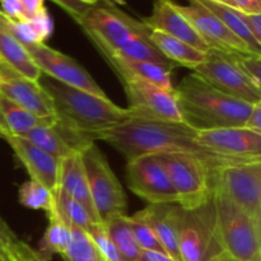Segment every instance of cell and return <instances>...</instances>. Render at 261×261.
<instances>
[{
  "label": "cell",
  "mask_w": 261,
  "mask_h": 261,
  "mask_svg": "<svg viewBox=\"0 0 261 261\" xmlns=\"http://www.w3.org/2000/svg\"><path fill=\"white\" fill-rule=\"evenodd\" d=\"M198 133L184 122L129 119L99 133L97 140H103L112 145L127 161L143 154L182 153L199 158L216 171L228 165L250 162L227 157L204 147L199 142Z\"/></svg>",
  "instance_id": "1"
},
{
  "label": "cell",
  "mask_w": 261,
  "mask_h": 261,
  "mask_svg": "<svg viewBox=\"0 0 261 261\" xmlns=\"http://www.w3.org/2000/svg\"><path fill=\"white\" fill-rule=\"evenodd\" d=\"M105 7L91 5L76 20L105 59L145 60L175 69L148 37L149 28L134 19L111 2Z\"/></svg>",
  "instance_id": "2"
},
{
  "label": "cell",
  "mask_w": 261,
  "mask_h": 261,
  "mask_svg": "<svg viewBox=\"0 0 261 261\" xmlns=\"http://www.w3.org/2000/svg\"><path fill=\"white\" fill-rule=\"evenodd\" d=\"M38 82L53 101L56 121L94 142L99 133L132 119L127 109L115 105L109 97L73 88L45 74Z\"/></svg>",
  "instance_id": "3"
},
{
  "label": "cell",
  "mask_w": 261,
  "mask_h": 261,
  "mask_svg": "<svg viewBox=\"0 0 261 261\" xmlns=\"http://www.w3.org/2000/svg\"><path fill=\"white\" fill-rule=\"evenodd\" d=\"M173 92L181 121L196 132L244 127L254 106L218 91L195 73L186 75Z\"/></svg>",
  "instance_id": "4"
},
{
  "label": "cell",
  "mask_w": 261,
  "mask_h": 261,
  "mask_svg": "<svg viewBox=\"0 0 261 261\" xmlns=\"http://www.w3.org/2000/svg\"><path fill=\"white\" fill-rule=\"evenodd\" d=\"M219 244L236 261H261V222L214 190Z\"/></svg>",
  "instance_id": "5"
},
{
  "label": "cell",
  "mask_w": 261,
  "mask_h": 261,
  "mask_svg": "<svg viewBox=\"0 0 261 261\" xmlns=\"http://www.w3.org/2000/svg\"><path fill=\"white\" fill-rule=\"evenodd\" d=\"M178 249L181 261H209L223 252L219 244L214 193L196 208H181Z\"/></svg>",
  "instance_id": "6"
},
{
  "label": "cell",
  "mask_w": 261,
  "mask_h": 261,
  "mask_svg": "<svg viewBox=\"0 0 261 261\" xmlns=\"http://www.w3.org/2000/svg\"><path fill=\"white\" fill-rule=\"evenodd\" d=\"M160 155L181 208H196L213 195L218 171L194 155L182 153Z\"/></svg>",
  "instance_id": "7"
},
{
  "label": "cell",
  "mask_w": 261,
  "mask_h": 261,
  "mask_svg": "<svg viewBox=\"0 0 261 261\" xmlns=\"http://www.w3.org/2000/svg\"><path fill=\"white\" fill-rule=\"evenodd\" d=\"M81 157L99 222L105 224L114 217L126 214L124 189L99 148L93 143L82 150Z\"/></svg>",
  "instance_id": "8"
},
{
  "label": "cell",
  "mask_w": 261,
  "mask_h": 261,
  "mask_svg": "<svg viewBox=\"0 0 261 261\" xmlns=\"http://www.w3.org/2000/svg\"><path fill=\"white\" fill-rule=\"evenodd\" d=\"M214 190L261 222V161L222 167L217 172Z\"/></svg>",
  "instance_id": "9"
},
{
  "label": "cell",
  "mask_w": 261,
  "mask_h": 261,
  "mask_svg": "<svg viewBox=\"0 0 261 261\" xmlns=\"http://www.w3.org/2000/svg\"><path fill=\"white\" fill-rule=\"evenodd\" d=\"M127 186L130 190L153 204H177V195L160 154H143L127 161Z\"/></svg>",
  "instance_id": "10"
},
{
  "label": "cell",
  "mask_w": 261,
  "mask_h": 261,
  "mask_svg": "<svg viewBox=\"0 0 261 261\" xmlns=\"http://www.w3.org/2000/svg\"><path fill=\"white\" fill-rule=\"evenodd\" d=\"M132 119L182 122L175 92L166 91L140 79L122 82Z\"/></svg>",
  "instance_id": "11"
},
{
  "label": "cell",
  "mask_w": 261,
  "mask_h": 261,
  "mask_svg": "<svg viewBox=\"0 0 261 261\" xmlns=\"http://www.w3.org/2000/svg\"><path fill=\"white\" fill-rule=\"evenodd\" d=\"M193 73L198 74L214 88L233 98L250 105L261 103V89L256 88L227 59L224 53L209 50L205 60L194 68Z\"/></svg>",
  "instance_id": "12"
},
{
  "label": "cell",
  "mask_w": 261,
  "mask_h": 261,
  "mask_svg": "<svg viewBox=\"0 0 261 261\" xmlns=\"http://www.w3.org/2000/svg\"><path fill=\"white\" fill-rule=\"evenodd\" d=\"M25 50L36 66L45 75L73 88L82 89L99 97H109L91 74L70 56L50 47L46 43H37Z\"/></svg>",
  "instance_id": "13"
},
{
  "label": "cell",
  "mask_w": 261,
  "mask_h": 261,
  "mask_svg": "<svg viewBox=\"0 0 261 261\" xmlns=\"http://www.w3.org/2000/svg\"><path fill=\"white\" fill-rule=\"evenodd\" d=\"M178 12L191 23L209 46V50L221 53H251L249 46L223 24L216 14L199 0H189L188 5L176 4ZM254 54V53H251Z\"/></svg>",
  "instance_id": "14"
},
{
  "label": "cell",
  "mask_w": 261,
  "mask_h": 261,
  "mask_svg": "<svg viewBox=\"0 0 261 261\" xmlns=\"http://www.w3.org/2000/svg\"><path fill=\"white\" fill-rule=\"evenodd\" d=\"M0 96L38 117H54V105L38 81H32L0 64Z\"/></svg>",
  "instance_id": "15"
},
{
  "label": "cell",
  "mask_w": 261,
  "mask_h": 261,
  "mask_svg": "<svg viewBox=\"0 0 261 261\" xmlns=\"http://www.w3.org/2000/svg\"><path fill=\"white\" fill-rule=\"evenodd\" d=\"M198 139L204 147L227 157L241 161L261 160V134L246 127H223L199 132Z\"/></svg>",
  "instance_id": "16"
},
{
  "label": "cell",
  "mask_w": 261,
  "mask_h": 261,
  "mask_svg": "<svg viewBox=\"0 0 261 261\" xmlns=\"http://www.w3.org/2000/svg\"><path fill=\"white\" fill-rule=\"evenodd\" d=\"M4 140L9 144L15 157L25 168L31 177L30 180L45 186L54 195H56L59 191L61 160L48 154L23 137L12 135L5 137Z\"/></svg>",
  "instance_id": "17"
},
{
  "label": "cell",
  "mask_w": 261,
  "mask_h": 261,
  "mask_svg": "<svg viewBox=\"0 0 261 261\" xmlns=\"http://www.w3.org/2000/svg\"><path fill=\"white\" fill-rule=\"evenodd\" d=\"M149 30L160 31L173 38L184 41L196 50L206 54L209 46L199 36L191 23L181 14L172 0H155L152 14L142 20Z\"/></svg>",
  "instance_id": "18"
},
{
  "label": "cell",
  "mask_w": 261,
  "mask_h": 261,
  "mask_svg": "<svg viewBox=\"0 0 261 261\" xmlns=\"http://www.w3.org/2000/svg\"><path fill=\"white\" fill-rule=\"evenodd\" d=\"M181 206L178 204H153L135 216L149 224L163 251L175 261H181L178 249V227Z\"/></svg>",
  "instance_id": "19"
},
{
  "label": "cell",
  "mask_w": 261,
  "mask_h": 261,
  "mask_svg": "<svg viewBox=\"0 0 261 261\" xmlns=\"http://www.w3.org/2000/svg\"><path fill=\"white\" fill-rule=\"evenodd\" d=\"M106 61L114 69L121 83L129 79H140L166 91L175 89L172 84V68L153 61L132 60L124 58H109Z\"/></svg>",
  "instance_id": "20"
},
{
  "label": "cell",
  "mask_w": 261,
  "mask_h": 261,
  "mask_svg": "<svg viewBox=\"0 0 261 261\" xmlns=\"http://www.w3.org/2000/svg\"><path fill=\"white\" fill-rule=\"evenodd\" d=\"M0 64L32 81H38L42 75L24 46L10 32L7 17L3 14L2 10H0Z\"/></svg>",
  "instance_id": "21"
},
{
  "label": "cell",
  "mask_w": 261,
  "mask_h": 261,
  "mask_svg": "<svg viewBox=\"0 0 261 261\" xmlns=\"http://www.w3.org/2000/svg\"><path fill=\"white\" fill-rule=\"evenodd\" d=\"M59 191L83 204L99 222L91 198V191H89L88 181H87L83 163H82L81 153H74L61 160Z\"/></svg>",
  "instance_id": "22"
},
{
  "label": "cell",
  "mask_w": 261,
  "mask_h": 261,
  "mask_svg": "<svg viewBox=\"0 0 261 261\" xmlns=\"http://www.w3.org/2000/svg\"><path fill=\"white\" fill-rule=\"evenodd\" d=\"M148 37L152 41L153 45L160 50V53L175 66H185L193 70L205 60L206 54L160 31L149 30Z\"/></svg>",
  "instance_id": "23"
},
{
  "label": "cell",
  "mask_w": 261,
  "mask_h": 261,
  "mask_svg": "<svg viewBox=\"0 0 261 261\" xmlns=\"http://www.w3.org/2000/svg\"><path fill=\"white\" fill-rule=\"evenodd\" d=\"M0 116L7 132L5 137H22L35 127L53 124L55 121V116L46 119L38 117L3 96H0Z\"/></svg>",
  "instance_id": "24"
},
{
  "label": "cell",
  "mask_w": 261,
  "mask_h": 261,
  "mask_svg": "<svg viewBox=\"0 0 261 261\" xmlns=\"http://www.w3.org/2000/svg\"><path fill=\"white\" fill-rule=\"evenodd\" d=\"M48 227L38 245L36 252L43 261H47L54 255H63L71 242V228L59 217L56 211L47 214Z\"/></svg>",
  "instance_id": "25"
},
{
  "label": "cell",
  "mask_w": 261,
  "mask_h": 261,
  "mask_svg": "<svg viewBox=\"0 0 261 261\" xmlns=\"http://www.w3.org/2000/svg\"><path fill=\"white\" fill-rule=\"evenodd\" d=\"M109 233L110 239L114 242L115 247L119 254L121 255L124 261H138L139 260L142 249L135 241L134 233H133L130 217L127 214L114 217L109 222L103 224Z\"/></svg>",
  "instance_id": "26"
},
{
  "label": "cell",
  "mask_w": 261,
  "mask_h": 261,
  "mask_svg": "<svg viewBox=\"0 0 261 261\" xmlns=\"http://www.w3.org/2000/svg\"><path fill=\"white\" fill-rule=\"evenodd\" d=\"M199 2L204 7L208 8L213 14H216L231 32H233L237 37L241 38L249 46L251 53L256 54V55H261V45L252 37L251 33L249 32V30L245 25L244 20L241 19V14H240L239 9L228 7V5L221 4V3L212 2V0H199Z\"/></svg>",
  "instance_id": "27"
},
{
  "label": "cell",
  "mask_w": 261,
  "mask_h": 261,
  "mask_svg": "<svg viewBox=\"0 0 261 261\" xmlns=\"http://www.w3.org/2000/svg\"><path fill=\"white\" fill-rule=\"evenodd\" d=\"M55 211L70 228L87 232L93 224L101 223L83 204L60 191L55 195Z\"/></svg>",
  "instance_id": "28"
},
{
  "label": "cell",
  "mask_w": 261,
  "mask_h": 261,
  "mask_svg": "<svg viewBox=\"0 0 261 261\" xmlns=\"http://www.w3.org/2000/svg\"><path fill=\"white\" fill-rule=\"evenodd\" d=\"M18 200L23 206L35 211H45L46 214L55 209V195L45 186L33 180H28L19 186Z\"/></svg>",
  "instance_id": "29"
},
{
  "label": "cell",
  "mask_w": 261,
  "mask_h": 261,
  "mask_svg": "<svg viewBox=\"0 0 261 261\" xmlns=\"http://www.w3.org/2000/svg\"><path fill=\"white\" fill-rule=\"evenodd\" d=\"M61 257L65 261H107L88 234L79 228H71V242Z\"/></svg>",
  "instance_id": "30"
},
{
  "label": "cell",
  "mask_w": 261,
  "mask_h": 261,
  "mask_svg": "<svg viewBox=\"0 0 261 261\" xmlns=\"http://www.w3.org/2000/svg\"><path fill=\"white\" fill-rule=\"evenodd\" d=\"M0 259L2 261H43L38 256L36 250L18 239L10 228L3 239Z\"/></svg>",
  "instance_id": "31"
},
{
  "label": "cell",
  "mask_w": 261,
  "mask_h": 261,
  "mask_svg": "<svg viewBox=\"0 0 261 261\" xmlns=\"http://www.w3.org/2000/svg\"><path fill=\"white\" fill-rule=\"evenodd\" d=\"M224 55L256 88L261 89V55L251 53H224Z\"/></svg>",
  "instance_id": "32"
},
{
  "label": "cell",
  "mask_w": 261,
  "mask_h": 261,
  "mask_svg": "<svg viewBox=\"0 0 261 261\" xmlns=\"http://www.w3.org/2000/svg\"><path fill=\"white\" fill-rule=\"evenodd\" d=\"M97 247L102 256L107 261H124L122 260L121 255L119 254L117 249L115 247L114 242L110 239L109 233L106 231V227L102 223H96L86 232Z\"/></svg>",
  "instance_id": "33"
},
{
  "label": "cell",
  "mask_w": 261,
  "mask_h": 261,
  "mask_svg": "<svg viewBox=\"0 0 261 261\" xmlns=\"http://www.w3.org/2000/svg\"><path fill=\"white\" fill-rule=\"evenodd\" d=\"M130 223H132L135 241L139 245L140 249L165 252L149 224L145 223L143 219H140L139 217H137L135 214L130 217Z\"/></svg>",
  "instance_id": "34"
},
{
  "label": "cell",
  "mask_w": 261,
  "mask_h": 261,
  "mask_svg": "<svg viewBox=\"0 0 261 261\" xmlns=\"http://www.w3.org/2000/svg\"><path fill=\"white\" fill-rule=\"evenodd\" d=\"M27 22L30 23L31 27L35 31L38 41L41 43H46V41L51 37L54 32V20L48 10L45 8L38 14H36L35 17L28 19Z\"/></svg>",
  "instance_id": "35"
},
{
  "label": "cell",
  "mask_w": 261,
  "mask_h": 261,
  "mask_svg": "<svg viewBox=\"0 0 261 261\" xmlns=\"http://www.w3.org/2000/svg\"><path fill=\"white\" fill-rule=\"evenodd\" d=\"M7 23L10 32L14 35V37L17 38L25 48L30 47V46L41 43L40 41H38L37 36H36L35 31H33V28L31 27V24L27 20H24V22H15V20L9 19V18L7 17Z\"/></svg>",
  "instance_id": "36"
},
{
  "label": "cell",
  "mask_w": 261,
  "mask_h": 261,
  "mask_svg": "<svg viewBox=\"0 0 261 261\" xmlns=\"http://www.w3.org/2000/svg\"><path fill=\"white\" fill-rule=\"evenodd\" d=\"M51 2L55 3L56 5H59L63 10H65L75 22L79 19V17L83 14L84 10L88 8V5L84 4L82 0H51Z\"/></svg>",
  "instance_id": "37"
},
{
  "label": "cell",
  "mask_w": 261,
  "mask_h": 261,
  "mask_svg": "<svg viewBox=\"0 0 261 261\" xmlns=\"http://www.w3.org/2000/svg\"><path fill=\"white\" fill-rule=\"evenodd\" d=\"M240 14H241V19L244 20L249 32L261 45V14H250V13L241 12V10H240Z\"/></svg>",
  "instance_id": "38"
},
{
  "label": "cell",
  "mask_w": 261,
  "mask_h": 261,
  "mask_svg": "<svg viewBox=\"0 0 261 261\" xmlns=\"http://www.w3.org/2000/svg\"><path fill=\"white\" fill-rule=\"evenodd\" d=\"M2 3V12L5 17L15 22H24V15H23L22 7H20L18 0H0Z\"/></svg>",
  "instance_id": "39"
},
{
  "label": "cell",
  "mask_w": 261,
  "mask_h": 261,
  "mask_svg": "<svg viewBox=\"0 0 261 261\" xmlns=\"http://www.w3.org/2000/svg\"><path fill=\"white\" fill-rule=\"evenodd\" d=\"M18 2H19L20 7H22V12L25 20L33 18L36 14H38L41 10L46 8L45 0H18Z\"/></svg>",
  "instance_id": "40"
},
{
  "label": "cell",
  "mask_w": 261,
  "mask_h": 261,
  "mask_svg": "<svg viewBox=\"0 0 261 261\" xmlns=\"http://www.w3.org/2000/svg\"><path fill=\"white\" fill-rule=\"evenodd\" d=\"M244 127L261 134V103H256L252 106L251 112H250Z\"/></svg>",
  "instance_id": "41"
},
{
  "label": "cell",
  "mask_w": 261,
  "mask_h": 261,
  "mask_svg": "<svg viewBox=\"0 0 261 261\" xmlns=\"http://www.w3.org/2000/svg\"><path fill=\"white\" fill-rule=\"evenodd\" d=\"M236 8L250 14H261V0H233Z\"/></svg>",
  "instance_id": "42"
},
{
  "label": "cell",
  "mask_w": 261,
  "mask_h": 261,
  "mask_svg": "<svg viewBox=\"0 0 261 261\" xmlns=\"http://www.w3.org/2000/svg\"><path fill=\"white\" fill-rule=\"evenodd\" d=\"M138 261H175L166 252L153 251V250H142L139 260Z\"/></svg>",
  "instance_id": "43"
},
{
  "label": "cell",
  "mask_w": 261,
  "mask_h": 261,
  "mask_svg": "<svg viewBox=\"0 0 261 261\" xmlns=\"http://www.w3.org/2000/svg\"><path fill=\"white\" fill-rule=\"evenodd\" d=\"M8 231H9V226H8V224L4 222V219L0 217V247H2L3 239H4L5 233H7Z\"/></svg>",
  "instance_id": "44"
},
{
  "label": "cell",
  "mask_w": 261,
  "mask_h": 261,
  "mask_svg": "<svg viewBox=\"0 0 261 261\" xmlns=\"http://www.w3.org/2000/svg\"><path fill=\"white\" fill-rule=\"evenodd\" d=\"M209 261H236V260H233L232 257H229L227 254L222 252V254H219V255H217V256L212 257V259Z\"/></svg>",
  "instance_id": "45"
},
{
  "label": "cell",
  "mask_w": 261,
  "mask_h": 261,
  "mask_svg": "<svg viewBox=\"0 0 261 261\" xmlns=\"http://www.w3.org/2000/svg\"><path fill=\"white\" fill-rule=\"evenodd\" d=\"M212 2L221 3V4L228 5V7H232V8H236V4H234L233 0H212ZM236 9H237V8H236Z\"/></svg>",
  "instance_id": "46"
},
{
  "label": "cell",
  "mask_w": 261,
  "mask_h": 261,
  "mask_svg": "<svg viewBox=\"0 0 261 261\" xmlns=\"http://www.w3.org/2000/svg\"><path fill=\"white\" fill-rule=\"evenodd\" d=\"M82 2L86 5H88V7H91V5H96L98 3V0H82Z\"/></svg>",
  "instance_id": "47"
},
{
  "label": "cell",
  "mask_w": 261,
  "mask_h": 261,
  "mask_svg": "<svg viewBox=\"0 0 261 261\" xmlns=\"http://www.w3.org/2000/svg\"><path fill=\"white\" fill-rule=\"evenodd\" d=\"M109 2H114V3H116V4H120V5H125L126 4V3H125V0H109Z\"/></svg>",
  "instance_id": "48"
},
{
  "label": "cell",
  "mask_w": 261,
  "mask_h": 261,
  "mask_svg": "<svg viewBox=\"0 0 261 261\" xmlns=\"http://www.w3.org/2000/svg\"><path fill=\"white\" fill-rule=\"evenodd\" d=\"M0 261H2V259H0Z\"/></svg>",
  "instance_id": "49"
}]
</instances>
